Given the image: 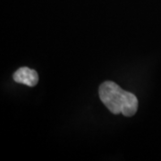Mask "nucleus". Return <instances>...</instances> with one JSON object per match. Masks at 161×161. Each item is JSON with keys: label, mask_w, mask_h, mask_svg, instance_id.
<instances>
[{"label": "nucleus", "mask_w": 161, "mask_h": 161, "mask_svg": "<svg viewBox=\"0 0 161 161\" xmlns=\"http://www.w3.org/2000/svg\"><path fill=\"white\" fill-rule=\"evenodd\" d=\"M100 100L115 115L132 116L138 108V99L134 94L124 91L116 83L107 80L98 89Z\"/></svg>", "instance_id": "f257e3e1"}, {"label": "nucleus", "mask_w": 161, "mask_h": 161, "mask_svg": "<svg viewBox=\"0 0 161 161\" xmlns=\"http://www.w3.org/2000/svg\"><path fill=\"white\" fill-rule=\"evenodd\" d=\"M14 81L29 87H34L39 81V75L35 70L29 67H21L14 74Z\"/></svg>", "instance_id": "f03ea898"}]
</instances>
